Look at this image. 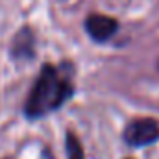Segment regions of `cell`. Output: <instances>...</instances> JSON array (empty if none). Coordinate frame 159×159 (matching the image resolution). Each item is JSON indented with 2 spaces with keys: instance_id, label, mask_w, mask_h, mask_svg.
<instances>
[{
  "instance_id": "cell-6",
  "label": "cell",
  "mask_w": 159,
  "mask_h": 159,
  "mask_svg": "<svg viewBox=\"0 0 159 159\" xmlns=\"http://www.w3.org/2000/svg\"><path fill=\"white\" fill-rule=\"evenodd\" d=\"M157 69H159V61H157Z\"/></svg>"
},
{
  "instance_id": "cell-3",
  "label": "cell",
  "mask_w": 159,
  "mask_h": 159,
  "mask_svg": "<svg viewBox=\"0 0 159 159\" xmlns=\"http://www.w3.org/2000/svg\"><path fill=\"white\" fill-rule=\"evenodd\" d=\"M119 20L109 17V15H102V13H91L85 19V32L94 43H106L109 41L117 32H119Z\"/></svg>"
},
{
  "instance_id": "cell-4",
  "label": "cell",
  "mask_w": 159,
  "mask_h": 159,
  "mask_svg": "<svg viewBox=\"0 0 159 159\" xmlns=\"http://www.w3.org/2000/svg\"><path fill=\"white\" fill-rule=\"evenodd\" d=\"M9 56L19 63H26L35 57V35L30 26H22L13 35V41L9 44Z\"/></svg>"
},
{
  "instance_id": "cell-2",
  "label": "cell",
  "mask_w": 159,
  "mask_h": 159,
  "mask_svg": "<svg viewBox=\"0 0 159 159\" xmlns=\"http://www.w3.org/2000/svg\"><path fill=\"white\" fill-rule=\"evenodd\" d=\"M122 139L128 146H133V148L150 146V144L157 143L159 139V122L150 117L129 120L124 128Z\"/></svg>"
},
{
  "instance_id": "cell-5",
  "label": "cell",
  "mask_w": 159,
  "mask_h": 159,
  "mask_svg": "<svg viewBox=\"0 0 159 159\" xmlns=\"http://www.w3.org/2000/svg\"><path fill=\"white\" fill-rule=\"evenodd\" d=\"M65 150H67V159H85V156H83V148H81V144H80L78 137H76L72 131H67Z\"/></svg>"
},
{
  "instance_id": "cell-1",
  "label": "cell",
  "mask_w": 159,
  "mask_h": 159,
  "mask_svg": "<svg viewBox=\"0 0 159 159\" xmlns=\"http://www.w3.org/2000/svg\"><path fill=\"white\" fill-rule=\"evenodd\" d=\"M74 91L70 74H67L63 67L44 63L28 91L22 113L28 120L44 119L46 115L59 111L74 96Z\"/></svg>"
},
{
  "instance_id": "cell-7",
  "label": "cell",
  "mask_w": 159,
  "mask_h": 159,
  "mask_svg": "<svg viewBox=\"0 0 159 159\" xmlns=\"http://www.w3.org/2000/svg\"><path fill=\"white\" fill-rule=\"evenodd\" d=\"M129 159H131V157H129Z\"/></svg>"
}]
</instances>
